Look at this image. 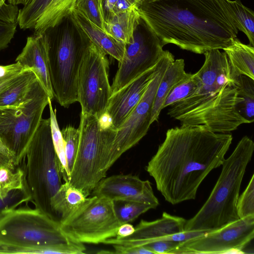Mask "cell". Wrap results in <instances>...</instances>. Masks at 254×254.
I'll use <instances>...</instances> for the list:
<instances>
[{"instance_id": "obj_1", "label": "cell", "mask_w": 254, "mask_h": 254, "mask_svg": "<svg viewBox=\"0 0 254 254\" xmlns=\"http://www.w3.org/2000/svg\"><path fill=\"white\" fill-rule=\"evenodd\" d=\"M232 139L231 134L214 132L202 126L170 128L146 170L169 203L195 199L202 181L222 166Z\"/></svg>"}, {"instance_id": "obj_2", "label": "cell", "mask_w": 254, "mask_h": 254, "mask_svg": "<svg viewBox=\"0 0 254 254\" xmlns=\"http://www.w3.org/2000/svg\"><path fill=\"white\" fill-rule=\"evenodd\" d=\"M137 8L163 46L203 54L229 46L239 32L230 0H142Z\"/></svg>"}, {"instance_id": "obj_3", "label": "cell", "mask_w": 254, "mask_h": 254, "mask_svg": "<svg viewBox=\"0 0 254 254\" xmlns=\"http://www.w3.org/2000/svg\"><path fill=\"white\" fill-rule=\"evenodd\" d=\"M203 54L204 64L196 72L199 86L190 95L171 106L167 114L182 126H202L218 133L234 130L248 124L237 109L243 101L237 93L239 74L232 68L225 52L214 49Z\"/></svg>"}, {"instance_id": "obj_4", "label": "cell", "mask_w": 254, "mask_h": 254, "mask_svg": "<svg viewBox=\"0 0 254 254\" xmlns=\"http://www.w3.org/2000/svg\"><path fill=\"white\" fill-rule=\"evenodd\" d=\"M254 151V142L244 136L222 165L220 176L207 200L191 218L185 232L210 231L239 219L237 203L246 168Z\"/></svg>"}, {"instance_id": "obj_5", "label": "cell", "mask_w": 254, "mask_h": 254, "mask_svg": "<svg viewBox=\"0 0 254 254\" xmlns=\"http://www.w3.org/2000/svg\"><path fill=\"white\" fill-rule=\"evenodd\" d=\"M71 242L60 222L36 208L20 206L0 215V254H38L39 249Z\"/></svg>"}, {"instance_id": "obj_6", "label": "cell", "mask_w": 254, "mask_h": 254, "mask_svg": "<svg viewBox=\"0 0 254 254\" xmlns=\"http://www.w3.org/2000/svg\"><path fill=\"white\" fill-rule=\"evenodd\" d=\"M25 173L35 208L59 221L51 200L62 185L60 163L52 139L50 119H42L26 150ZM60 222V221H59Z\"/></svg>"}, {"instance_id": "obj_7", "label": "cell", "mask_w": 254, "mask_h": 254, "mask_svg": "<svg viewBox=\"0 0 254 254\" xmlns=\"http://www.w3.org/2000/svg\"><path fill=\"white\" fill-rule=\"evenodd\" d=\"M75 30L71 22L61 28L57 34L46 32L54 99L65 108L77 100L78 75L89 42L78 33L75 34Z\"/></svg>"}, {"instance_id": "obj_8", "label": "cell", "mask_w": 254, "mask_h": 254, "mask_svg": "<svg viewBox=\"0 0 254 254\" xmlns=\"http://www.w3.org/2000/svg\"><path fill=\"white\" fill-rule=\"evenodd\" d=\"M78 128V150L67 182L87 197L111 167L110 151L97 117L81 114Z\"/></svg>"}, {"instance_id": "obj_9", "label": "cell", "mask_w": 254, "mask_h": 254, "mask_svg": "<svg viewBox=\"0 0 254 254\" xmlns=\"http://www.w3.org/2000/svg\"><path fill=\"white\" fill-rule=\"evenodd\" d=\"M50 97L38 79L19 106L0 108V144L14 164L25 161L27 147L42 119Z\"/></svg>"}, {"instance_id": "obj_10", "label": "cell", "mask_w": 254, "mask_h": 254, "mask_svg": "<svg viewBox=\"0 0 254 254\" xmlns=\"http://www.w3.org/2000/svg\"><path fill=\"white\" fill-rule=\"evenodd\" d=\"M119 221L113 201L96 196L86 197L67 218L61 222L63 233L71 241L98 244L117 236Z\"/></svg>"}, {"instance_id": "obj_11", "label": "cell", "mask_w": 254, "mask_h": 254, "mask_svg": "<svg viewBox=\"0 0 254 254\" xmlns=\"http://www.w3.org/2000/svg\"><path fill=\"white\" fill-rule=\"evenodd\" d=\"M174 61L173 55L164 50L156 66L153 77L139 103L118 129L106 128L111 143V166L146 134L151 125V112L159 83L167 68Z\"/></svg>"}, {"instance_id": "obj_12", "label": "cell", "mask_w": 254, "mask_h": 254, "mask_svg": "<svg viewBox=\"0 0 254 254\" xmlns=\"http://www.w3.org/2000/svg\"><path fill=\"white\" fill-rule=\"evenodd\" d=\"M77 79V100L81 114L98 119L106 113L112 95L106 55L88 41Z\"/></svg>"}, {"instance_id": "obj_13", "label": "cell", "mask_w": 254, "mask_h": 254, "mask_svg": "<svg viewBox=\"0 0 254 254\" xmlns=\"http://www.w3.org/2000/svg\"><path fill=\"white\" fill-rule=\"evenodd\" d=\"M163 47L158 37L141 19L132 41L126 45L124 56L119 62L112 94L155 66L163 54Z\"/></svg>"}, {"instance_id": "obj_14", "label": "cell", "mask_w": 254, "mask_h": 254, "mask_svg": "<svg viewBox=\"0 0 254 254\" xmlns=\"http://www.w3.org/2000/svg\"><path fill=\"white\" fill-rule=\"evenodd\" d=\"M254 238V216H249L180 242L171 254L244 253Z\"/></svg>"}, {"instance_id": "obj_15", "label": "cell", "mask_w": 254, "mask_h": 254, "mask_svg": "<svg viewBox=\"0 0 254 254\" xmlns=\"http://www.w3.org/2000/svg\"><path fill=\"white\" fill-rule=\"evenodd\" d=\"M186 221L182 217L164 212L161 217L155 220H141L131 235L120 238L113 237L106 240L104 244L134 247L161 240L183 242L205 232L184 231Z\"/></svg>"}, {"instance_id": "obj_16", "label": "cell", "mask_w": 254, "mask_h": 254, "mask_svg": "<svg viewBox=\"0 0 254 254\" xmlns=\"http://www.w3.org/2000/svg\"><path fill=\"white\" fill-rule=\"evenodd\" d=\"M91 196L114 201L144 203L154 208L159 204L150 182L131 174H119L101 179L91 193Z\"/></svg>"}, {"instance_id": "obj_17", "label": "cell", "mask_w": 254, "mask_h": 254, "mask_svg": "<svg viewBox=\"0 0 254 254\" xmlns=\"http://www.w3.org/2000/svg\"><path fill=\"white\" fill-rule=\"evenodd\" d=\"M156 66L112 94L105 113L110 120L109 127L116 130L127 119L146 90Z\"/></svg>"}, {"instance_id": "obj_18", "label": "cell", "mask_w": 254, "mask_h": 254, "mask_svg": "<svg viewBox=\"0 0 254 254\" xmlns=\"http://www.w3.org/2000/svg\"><path fill=\"white\" fill-rule=\"evenodd\" d=\"M48 37L46 32H34L27 38L26 44L15 62L33 71L50 98L54 99L47 57Z\"/></svg>"}, {"instance_id": "obj_19", "label": "cell", "mask_w": 254, "mask_h": 254, "mask_svg": "<svg viewBox=\"0 0 254 254\" xmlns=\"http://www.w3.org/2000/svg\"><path fill=\"white\" fill-rule=\"evenodd\" d=\"M78 34L90 41L106 55H109L119 62L123 59L126 45L117 40L97 26L82 12L74 9L69 16Z\"/></svg>"}, {"instance_id": "obj_20", "label": "cell", "mask_w": 254, "mask_h": 254, "mask_svg": "<svg viewBox=\"0 0 254 254\" xmlns=\"http://www.w3.org/2000/svg\"><path fill=\"white\" fill-rule=\"evenodd\" d=\"M141 21L137 6H134L106 16V30L112 37L126 45L132 41L135 31Z\"/></svg>"}, {"instance_id": "obj_21", "label": "cell", "mask_w": 254, "mask_h": 254, "mask_svg": "<svg viewBox=\"0 0 254 254\" xmlns=\"http://www.w3.org/2000/svg\"><path fill=\"white\" fill-rule=\"evenodd\" d=\"M37 77L30 69L18 74L0 92V108L17 107L27 98Z\"/></svg>"}, {"instance_id": "obj_22", "label": "cell", "mask_w": 254, "mask_h": 254, "mask_svg": "<svg viewBox=\"0 0 254 254\" xmlns=\"http://www.w3.org/2000/svg\"><path fill=\"white\" fill-rule=\"evenodd\" d=\"M190 73L185 70L184 59H179L172 63L165 71L158 87L153 102L151 116V124L157 122L164 101L171 90L181 80Z\"/></svg>"}, {"instance_id": "obj_23", "label": "cell", "mask_w": 254, "mask_h": 254, "mask_svg": "<svg viewBox=\"0 0 254 254\" xmlns=\"http://www.w3.org/2000/svg\"><path fill=\"white\" fill-rule=\"evenodd\" d=\"M86 198L68 182L63 183L51 200L52 208L60 223L71 215Z\"/></svg>"}, {"instance_id": "obj_24", "label": "cell", "mask_w": 254, "mask_h": 254, "mask_svg": "<svg viewBox=\"0 0 254 254\" xmlns=\"http://www.w3.org/2000/svg\"><path fill=\"white\" fill-rule=\"evenodd\" d=\"M232 68L239 75L254 79V47L242 43L237 37L223 49Z\"/></svg>"}, {"instance_id": "obj_25", "label": "cell", "mask_w": 254, "mask_h": 254, "mask_svg": "<svg viewBox=\"0 0 254 254\" xmlns=\"http://www.w3.org/2000/svg\"><path fill=\"white\" fill-rule=\"evenodd\" d=\"M78 0H53L36 21L34 32L44 33L54 28L69 17Z\"/></svg>"}, {"instance_id": "obj_26", "label": "cell", "mask_w": 254, "mask_h": 254, "mask_svg": "<svg viewBox=\"0 0 254 254\" xmlns=\"http://www.w3.org/2000/svg\"><path fill=\"white\" fill-rule=\"evenodd\" d=\"M238 96L243 101L237 106L240 115L248 124L254 121V79L244 75H239L237 83Z\"/></svg>"}, {"instance_id": "obj_27", "label": "cell", "mask_w": 254, "mask_h": 254, "mask_svg": "<svg viewBox=\"0 0 254 254\" xmlns=\"http://www.w3.org/2000/svg\"><path fill=\"white\" fill-rule=\"evenodd\" d=\"M200 84V79L197 74L190 73L176 84L166 97L162 109L171 106L192 94Z\"/></svg>"}, {"instance_id": "obj_28", "label": "cell", "mask_w": 254, "mask_h": 254, "mask_svg": "<svg viewBox=\"0 0 254 254\" xmlns=\"http://www.w3.org/2000/svg\"><path fill=\"white\" fill-rule=\"evenodd\" d=\"M51 101L52 100L50 98L48 105L50 110V119L52 139L55 149L60 163L62 179L64 182H67L69 177V171L65 154L64 144L61 131L58 126L56 111L53 109Z\"/></svg>"}, {"instance_id": "obj_29", "label": "cell", "mask_w": 254, "mask_h": 254, "mask_svg": "<svg viewBox=\"0 0 254 254\" xmlns=\"http://www.w3.org/2000/svg\"><path fill=\"white\" fill-rule=\"evenodd\" d=\"M116 216L122 225L133 221L140 215L154 207L148 204L130 201H114Z\"/></svg>"}, {"instance_id": "obj_30", "label": "cell", "mask_w": 254, "mask_h": 254, "mask_svg": "<svg viewBox=\"0 0 254 254\" xmlns=\"http://www.w3.org/2000/svg\"><path fill=\"white\" fill-rule=\"evenodd\" d=\"M235 13L239 31L244 32L249 39V45L254 47V12L242 4L240 0H230Z\"/></svg>"}, {"instance_id": "obj_31", "label": "cell", "mask_w": 254, "mask_h": 254, "mask_svg": "<svg viewBox=\"0 0 254 254\" xmlns=\"http://www.w3.org/2000/svg\"><path fill=\"white\" fill-rule=\"evenodd\" d=\"M103 1V0H78L74 9L82 12L91 21L106 32Z\"/></svg>"}, {"instance_id": "obj_32", "label": "cell", "mask_w": 254, "mask_h": 254, "mask_svg": "<svg viewBox=\"0 0 254 254\" xmlns=\"http://www.w3.org/2000/svg\"><path fill=\"white\" fill-rule=\"evenodd\" d=\"M31 201L28 187L9 191L0 190V215L4 212L14 209Z\"/></svg>"}, {"instance_id": "obj_33", "label": "cell", "mask_w": 254, "mask_h": 254, "mask_svg": "<svg viewBox=\"0 0 254 254\" xmlns=\"http://www.w3.org/2000/svg\"><path fill=\"white\" fill-rule=\"evenodd\" d=\"M61 132L64 144L65 154L69 175L78 150L80 131L79 128L68 125L64 128Z\"/></svg>"}, {"instance_id": "obj_34", "label": "cell", "mask_w": 254, "mask_h": 254, "mask_svg": "<svg viewBox=\"0 0 254 254\" xmlns=\"http://www.w3.org/2000/svg\"><path fill=\"white\" fill-rule=\"evenodd\" d=\"M237 212L240 218L254 216V174L237 203Z\"/></svg>"}, {"instance_id": "obj_35", "label": "cell", "mask_w": 254, "mask_h": 254, "mask_svg": "<svg viewBox=\"0 0 254 254\" xmlns=\"http://www.w3.org/2000/svg\"><path fill=\"white\" fill-rule=\"evenodd\" d=\"M25 69H27L17 62L7 65H0V92Z\"/></svg>"}, {"instance_id": "obj_36", "label": "cell", "mask_w": 254, "mask_h": 254, "mask_svg": "<svg viewBox=\"0 0 254 254\" xmlns=\"http://www.w3.org/2000/svg\"><path fill=\"white\" fill-rule=\"evenodd\" d=\"M17 21H12L0 17V51L6 48L16 31Z\"/></svg>"}, {"instance_id": "obj_37", "label": "cell", "mask_w": 254, "mask_h": 254, "mask_svg": "<svg viewBox=\"0 0 254 254\" xmlns=\"http://www.w3.org/2000/svg\"><path fill=\"white\" fill-rule=\"evenodd\" d=\"M180 242L161 240L148 243L144 247L152 252L153 254H171L179 245Z\"/></svg>"}, {"instance_id": "obj_38", "label": "cell", "mask_w": 254, "mask_h": 254, "mask_svg": "<svg viewBox=\"0 0 254 254\" xmlns=\"http://www.w3.org/2000/svg\"><path fill=\"white\" fill-rule=\"evenodd\" d=\"M114 254H153L152 252L144 246H126L113 245Z\"/></svg>"}, {"instance_id": "obj_39", "label": "cell", "mask_w": 254, "mask_h": 254, "mask_svg": "<svg viewBox=\"0 0 254 254\" xmlns=\"http://www.w3.org/2000/svg\"><path fill=\"white\" fill-rule=\"evenodd\" d=\"M19 9L16 5L6 4L0 0V17L10 21H16Z\"/></svg>"}, {"instance_id": "obj_40", "label": "cell", "mask_w": 254, "mask_h": 254, "mask_svg": "<svg viewBox=\"0 0 254 254\" xmlns=\"http://www.w3.org/2000/svg\"><path fill=\"white\" fill-rule=\"evenodd\" d=\"M142 0H118L114 5L111 13L108 16L123 12L134 6H138Z\"/></svg>"}, {"instance_id": "obj_41", "label": "cell", "mask_w": 254, "mask_h": 254, "mask_svg": "<svg viewBox=\"0 0 254 254\" xmlns=\"http://www.w3.org/2000/svg\"><path fill=\"white\" fill-rule=\"evenodd\" d=\"M17 167L7 151L0 144V167Z\"/></svg>"}, {"instance_id": "obj_42", "label": "cell", "mask_w": 254, "mask_h": 254, "mask_svg": "<svg viewBox=\"0 0 254 254\" xmlns=\"http://www.w3.org/2000/svg\"><path fill=\"white\" fill-rule=\"evenodd\" d=\"M134 231V227L129 223L122 224L119 228L117 236V238H123L131 235Z\"/></svg>"}, {"instance_id": "obj_43", "label": "cell", "mask_w": 254, "mask_h": 254, "mask_svg": "<svg viewBox=\"0 0 254 254\" xmlns=\"http://www.w3.org/2000/svg\"><path fill=\"white\" fill-rule=\"evenodd\" d=\"M31 0H7L8 3L16 5L18 4L25 5Z\"/></svg>"}, {"instance_id": "obj_44", "label": "cell", "mask_w": 254, "mask_h": 254, "mask_svg": "<svg viewBox=\"0 0 254 254\" xmlns=\"http://www.w3.org/2000/svg\"><path fill=\"white\" fill-rule=\"evenodd\" d=\"M3 3H5V0H1Z\"/></svg>"}]
</instances>
